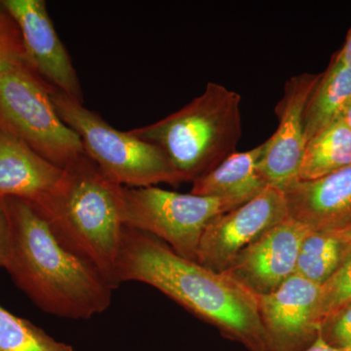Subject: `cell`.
I'll use <instances>...</instances> for the list:
<instances>
[{
    "label": "cell",
    "instance_id": "44dd1931",
    "mask_svg": "<svg viewBox=\"0 0 351 351\" xmlns=\"http://www.w3.org/2000/svg\"><path fill=\"white\" fill-rule=\"evenodd\" d=\"M25 60L19 27L0 2V73Z\"/></svg>",
    "mask_w": 351,
    "mask_h": 351
},
{
    "label": "cell",
    "instance_id": "3957f363",
    "mask_svg": "<svg viewBox=\"0 0 351 351\" xmlns=\"http://www.w3.org/2000/svg\"><path fill=\"white\" fill-rule=\"evenodd\" d=\"M122 189L85 154L64 169L56 193L36 206L60 241L96 267L114 289L124 230Z\"/></svg>",
    "mask_w": 351,
    "mask_h": 351
},
{
    "label": "cell",
    "instance_id": "7402d4cb",
    "mask_svg": "<svg viewBox=\"0 0 351 351\" xmlns=\"http://www.w3.org/2000/svg\"><path fill=\"white\" fill-rule=\"evenodd\" d=\"M319 337L332 348L351 351V304L341 307L321 322Z\"/></svg>",
    "mask_w": 351,
    "mask_h": 351
},
{
    "label": "cell",
    "instance_id": "ac0fdd59",
    "mask_svg": "<svg viewBox=\"0 0 351 351\" xmlns=\"http://www.w3.org/2000/svg\"><path fill=\"white\" fill-rule=\"evenodd\" d=\"M350 251L351 242L339 232H309L300 249L295 274L322 285Z\"/></svg>",
    "mask_w": 351,
    "mask_h": 351
},
{
    "label": "cell",
    "instance_id": "5b68a950",
    "mask_svg": "<svg viewBox=\"0 0 351 351\" xmlns=\"http://www.w3.org/2000/svg\"><path fill=\"white\" fill-rule=\"evenodd\" d=\"M50 95L59 117L77 134L86 156L108 179L128 188L181 184L167 157L156 145L129 131L113 128L82 101L51 85Z\"/></svg>",
    "mask_w": 351,
    "mask_h": 351
},
{
    "label": "cell",
    "instance_id": "603a6c76",
    "mask_svg": "<svg viewBox=\"0 0 351 351\" xmlns=\"http://www.w3.org/2000/svg\"><path fill=\"white\" fill-rule=\"evenodd\" d=\"M11 230L5 200L0 197V267H5L10 252Z\"/></svg>",
    "mask_w": 351,
    "mask_h": 351
},
{
    "label": "cell",
    "instance_id": "e0dca14e",
    "mask_svg": "<svg viewBox=\"0 0 351 351\" xmlns=\"http://www.w3.org/2000/svg\"><path fill=\"white\" fill-rule=\"evenodd\" d=\"M351 166V130L343 119L306 143L300 181H311Z\"/></svg>",
    "mask_w": 351,
    "mask_h": 351
},
{
    "label": "cell",
    "instance_id": "6da1fadb",
    "mask_svg": "<svg viewBox=\"0 0 351 351\" xmlns=\"http://www.w3.org/2000/svg\"><path fill=\"white\" fill-rule=\"evenodd\" d=\"M147 284L249 351H269L257 298L225 272L178 255L149 233L124 226L115 285Z\"/></svg>",
    "mask_w": 351,
    "mask_h": 351
},
{
    "label": "cell",
    "instance_id": "ffe728a7",
    "mask_svg": "<svg viewBox=\"0 0 351 351\" xmlns=\"http://www.w3.org/2000/svg\"><path fill=\"white\" fill-rule=\"evenodd\" d=\"M351 304V251L334 274L319 286L317 316L319 323L341 307Z\"/></svg>",
    "mask_w": 351,
    "mask_h": 351
},
{
    "label": "cell",
    "instance_id": "52a82bcc",
    "mask_svg": "<svg viewBox=\"0 0 351 351\" xmlns=\"http://www.w3.org/2000/svg\"><path fill=\"white\" fill-rule=\"evenodd\" d=\"M237 207L232 200L175 193L156 186L122 189L123 226L149 233L178 255L195 262L208 225Z\"/></svg>",
    "mask_w": 351,
    "mask_h": 351
},
{
    "label": "cell",
    "instance_id": "7c38bea8",
    "mask_svg": "<svg viewBox=\"0 0 351 351\" xmlns=\"http://www.w3.org/2000/svg\"><path fill=\"white\" fill-rule=\"evenodd\" d=\"M306 226L290 217L244 249L225 274L254 295L270 294L295 274Z\"/></svg>",
    "mask_w": 351,
    "mask_h": 351
},
{
    "label": "cell",
    "instance_id": "4fadbf2b",
    "mask_svg": "<svg viewBox=\"0 0 351 351\" xmlns=\"http://www.w3.org/2000/svg\"><path fill=\"white\" fill-rule=\"evenodd\" d=\"M284 195L289 217L311 232H343L351 223V166L297 182Z\"/></svg>",
    "mask_w": 351,
    "mask_h": 351
},
{
    "label": "cell",
    "instance_id": "7a4b0ae2",
    "mask_svg": "<svg viewBox=\"0 0 351 351\" xmlns=\"http://www.w3.org/2000/svg\"><path fill=\"white\" fill-rule=\"evenodd\" d=\"M10 221L5 269L14 282L44 313L90 319L107 311L114 287L84 258L69 250L38 208L4 198Z\"/></svg>",
    "mask_w": 351,
    "mask_h": 351
},
{
    "label": "cell",
    "instance_id": "8fae6325",
    "mask_svg": "<svg viewBox=\"0 0 351 351\" xmlns=\"http://www.w3.org/2000/svg\"><path fill=\"white\" fill-rule=\"evenodd\" d=\"M22 36L27 63L51 86L82 101L80 78L44 0H0Z\"/></svg>",
    "mask_w": 351,
    "mask_h": 351
},
{
    "label": "cell",
    "instance_id": "d4e9b609",
    "mask_svg": "<svg viewBox=\"0 0 351 351\" xmlns=\"http://www.w3.org/2000/svg\"><path fill=\"white\" fill-rule=\"evenodd\" d=\"M306 351H343L337 350V348H332V346H328L326 343H324L322 339L318 336L315 343H313L308 350Z\"/></svg>",
    "mask_w": 351,
    "mask_h": 351
},
{
    "label": "cell",
    "instance_id": "d6986e66",
    "mask_svg": "<svg viewBox=\"0 0 351 351\" xmlns=\"http://www.w3.org/2000/svg\"><path fill=\"white\" fill-rule=\"evenodd\" d=\"M0 351H75L53 339L31 321L0 306Z\"/></svg>",
    "mask_w": 351,
    "mask_h": 351
},
{
    "label": "cell",
    "instance_id": "30bf717a",
    "mask_svg": "<svg viewBox=\"0 0 351 351\" xmlns=\"http://www.w3.org/2000/svg\"><path fill=\"white\" fill-rule=\"evenodd\" d=\"M319 286L294 274L270 294L256 295L269 351H306L319 336Z\"/></svg>",
    "mask_w": 351,
    "mask_h": 351
},
{
    "label": "cell",
    "instance_id": "8992f818",
    "mask_svg": "<svg viewBox=\"0 0 351 351\" xmlns=\"http://www.w3.org/2000/svg\"><path fill=\"white\" fill-rule=\"evenodd\" d=\"M0 128L63 170L86 154L58 114L50 84L25 60L0 73Z\"/></svg>",
    "mask_w": 351,
    "mask_h": 351
},
{
    "label": "cell",
    "instance_id": "4316f807",
    "mask_svg": "<svg viewBox=\"0 0 351 351\" xmlns=\"http://www.w3.org/2000/svg\"><path fill=\"white\" fill-rule=\"evenodd\" d=\"M339 233L343 234V237H345L346 239L348 240V241L351 242V223H350V226H348V228H345L343 232Z\"/></svg>",
    "mask_w": 351,
    "mask_h": 351
},
{
    "label": "cell",
    "instance_id": "2e32d148",
    "mask_svg": "<svg viewBox=\"0 0 351 351\" xmlns=\"http://www.w3.org/2000/svg\"><path fill=\"white\" fill-rule=\"evenodd\" d=\"M351 101V69L338 55L331 62L314 87L304 112L306 142L341 119Z\"/></svg>",
    "mask_w": 351,
    "mask_h": 351
},
{
    "label": "cell",
    "instance_id": "9a60e30c",
    "mask_svg": "<svg viewBox=\"0 0 351 351\" xmlns=\"http://www.w3.org/2000/svg\"><path fill=\"white\" fill-rule=\"evenodd\" d=\"M265 149V142L250 151L234 152L195 180L191 193L232 200L239 206L253 199L269 186L258 171Z\"/></svg>",
    "mask_w": 351,
    "mask_h": 351
},
{
    "label": "cell",
    "instance_id": "9c48e42d",
    "mask_svg": "<svg viewBox=\"0 0 351 351\" xmlns=\"http://www.w3.org/2000/svg\"><path fill=\"white\" fill-rule=\"evenodd\" d=\"M322 73H304L292 76L284 87V94L274 112L278 127L265 141V149L258 171L267 186L285 193L299 182L300 167L306 142L304 112L307 101Z\"/></svg>",
    "mask_w": 351,
    "mask_h": 351
},
{
    "label": "cell",
    "instance_id": "5bb4252c",
    "mask_svg": "<svg viewBox=\"0 0 351 351\" xmlns=\"http://www.w3.org/2000/svg\"><path fill=\"white\" fill-rule=\"evenodd\" d=\"M64 176V170L0 128V197L18 198L40 207L56 193Z\"/></svg>",
    "mask_w": 351,
    "mask_h": 351
},
{
    "label": "cell",
    "instance_id": "ba28073f",
    "mask_svg": "<svg viewBox=\"0 0 351 351\" xmlns=\"http://www.w3.org/2000/svg\"><path fill=\"white\" fill-rule=\"evenodd\" d=\"M289 217L285 195L267 186L241 206L219 215L201 237L196 262L217 272H225L249 245Z\"/></svg>",
    "mask_w": 351,
    "mask_h": 351
},
{
    "label": "cell",
    "instance_id": "cb8c5ba5",
    "mask_svg": "<svg viewBox=\"0 0 351 351\" xmlns=\"http://www.w3.org/2000/svg\"><path fill=\"white\" fill-rule=\"evenodd\" d=\"M336 54L338 55L339 60L343 62V64L351 69V27L348 32V36H346V43L343 44V48Z\"/></svg>",
    "mask_w": 351,
    "mask_h": 351
},
{
    "label": "cell",
    "instance_id": "484cf974",
    "mask_svg": "<svg viewBox=\"0 0 351 351\" xmlns=\"http://www.w3.org/2000/svg\"><path fill=\"white\" fill-rule=\"evenodd\" d=\"M341 119H343V121L346 122V125L350 127L351 130V101H350V104H348V107L346 108Z\"/></svg>",
    "mask_w": 351,
    "mask_h": 351
},
{
    "label": "cell",
    "instance_id": "277c9868",
    "mask_svg": "<svg viewBox=\"0 0 351 351\" xmlns=\"http://www.w3.org/2000/svg\"><path fill=\"white\" fill-rule=\"evenodd\" d=\"M241 96L216 82L165 119L129 130L156 145L182 182H193L237 152L242 137Z\"/></svg>",
    "mask_w": 351,
    "mask_h": 351
}]
</instances>
